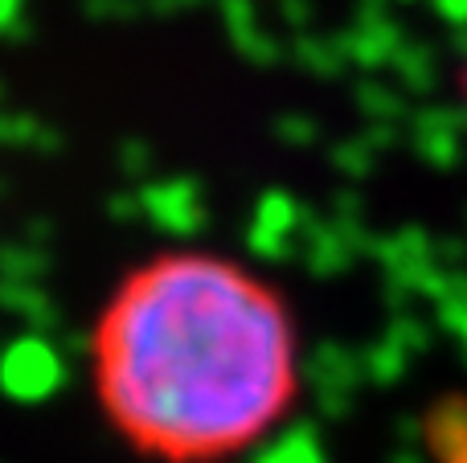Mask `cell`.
I'll list each match as a JSON object with an SVG mask.
<instances>
[{
	"mask_svg": "<svg viewBox=\"0 0 467 463\" xmlns=\"http://www.w3.org/2000/svg\"><path fill=\"white\" fill-rule=\"evenodd\" d=\"M111 435L148 463H230L299 398V328L279 287L205 246L128 267L87 336Z\"/></svg>",
	"mask_w": 467,
	"mask_h": 463,
	"instance_id": "1",
	"label": "cell"
}]
</instances>
